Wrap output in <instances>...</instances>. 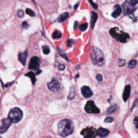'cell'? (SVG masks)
Returning a JSON list of instances; mask_svg holds the SVG:
<instances>
[{
    "mask_svg": "<svg viewBox=\"0 0 138 138\" xmlns=\"http://www.w3.org/2000/svg\"><path fill=\"white\" fill-rule=\"evenodd\" d=\"M74 124L72 121L68 119L60 120L58 124V133L60 136L66 137L73 133Z\"/></svg>",
    "mask_w": 138,
    "mask_h": 138,
    "instance_id": "1",
    "label": "cell"
},
{
    "mask_svg": "<svg viewBox=\"0 0 138 138\" xmlns=\"http://www.w3.org/2000/svg\"><path fill=\"white\" fill-rule=\"evenodd\" d=\"M92 62L97 66H103L105 63V56L103 52L96 47H91L90 51Z\"/></svg>",
    "mask_w": 138,
    "mask_h": 138,
    "instance_id": "2",
    "label": "cell"
},
{
    "mask_svg": "<svg viewBox=\"0 0 138 138\" xmlns=\"http://www.w3.org/2000/svg\"><path fill=\"white\" fill-rule=\"evenodd\" d=\"M110 34L117 41L121 43H126L130 39V36L129 34L120 31L117 27L112 28L110 30Z\"/></svg>",
    "mask_w": 138,
    "mask_h": 138,
    "instance_id": "3",
    "label": "cell"
},
{
    "mask_svg": "<svg viewBox=\"0 0 138 138\" xmlns=\"http://www.w3.org/2000/svg\"><path fill=\"white\" fill-rule=\"evenodd\" d=\"M23 118V112L18 107H14L10 111L8 114V119L12 123H18Z\"/></svg>",
    "mask_w": 138,
    "mask_h": 138,
    "instance_id": "4",
    "label": "cell"
},
{
    "mask_svg": "<svg viewBox=\"0 0 138 138\" xmlns=\"http://www.w3.org/2000/svg\"><path fill=\"white\" fill-rule=\"evenodd\" d=\"M84 109L88 113L97 114L100 112V110L95 105L94 102L92 100H89L87 102Z\"/></svg>",
    "mask_w": 138,
    "mask_h": 138,
    "instance_id": "5",
    "label": "cell"
},
{
    "mask_svg": "<svg viewBox=\"0 0 138 138\" xmlns=\"http://www.w3.org/2000/svg\"><path fill=\"white\" fill-rule=\"evenodd\" d=\"M81 134L84 136V138H94L97 135V131L92 127H88L83 129L81 132Z\"/></svg>",
    "mask_w": 138,
    "mask_h": 138,
    "instance_id": "6",
    "label": "cell"
},
{
    "mask_svg": "<svg viewBox=\"0 0 138 138\" xmlns=\"http://www.w3.org/2000/svg\"><path fill=\"white\" fill-rule=\"evenodd\" d=\"M122 6H123L124 14L125 15H130L132 14L136 9V8L134 7V6H133V5L131 3V2H130L129 1H126L123 3V4H122Z\"/></svg>",
    "mask_w": 138,
    "mask_h": 138,
    "instance_id": "7",
    "label": "cell"
},
{
    "mask_svg": "<svg viewBox=\"0 0 138 138\" xmlns=\"http://www.w3.org/2000/svg\"><path fill=\"white\" fill-rule=\"evenodd\" d=\"M12 124V122L8 118L4 119L2 120V125L0 126V134H3L6 132Z\"/></svg>",
    "mask_w": 138,
    "mask_h": 138,
    "instance_id": "8",
    "label": "cell"
},
{
    "mask_svg": "<svg viewBox=\"0 0 138 138\" xmlns=\"http://www.w3.org/2000/svg\"><path fill=\"white\" fill-rule=\"evenodd\" d=\"M48 89L54 92L58 91L60 87V85L59 81L56 79H53L50 83L47 84Z\"/></svg>",
    "mask_w": 138,
    "mask_h": 138,
    "instance_id": "9",
    "label": "cell"
},
{
    "mask_svg": "<svg viewBox=\"0 0 138 138\" xmlns=\"http://www.w3.org/2000/svg\"><path fill=\"white\" fill-rule=\"evenodd\" d=\"M40 60L37 57H33L31 58L29 63V68L30 70H37L39 68Z\"/></svg>",
    "mask_w": 138,
    "mask_h": 138,
    "instance_id": "10",
    "label": "cell"
},
{
    "mask_svg": "<svg viewBox=\"0 0 138 138\" xmlns=\"http://www.w3.org/2000/svg\"><path fill=\"white\" fill-rule=\"evenodd\" d=\"M81 93L85 98H90L93 95V92L88 86H84L81 88Z\"/></svg>",
    "mask_w": 138,
    "mask_h": 138,
    "instance_id": "11",
    "label": "cell"
},
{
    "mask_svg": "<svg viewBox=\"0 0 138 138\" xmlns=\"http://www.w3.org/2000/svg\"><path fill=\"white\" fill-rule=\"evenodd\" d=\"M113 9L114 11L112 14V16L114 18H117L122 13V9L119 4H116L114 6Z\"/></svg>",
    "mask_w": 138,
    "mask_h": 138,
    "instance_id": "12",
    "label": "cell"
},
{
    "mask_svg": "<svg viewBox=\"0 0 138 138\" xmlns=\"http://www.w3.org/2000/svg\"><path fill=\"white\" fill-rule=\"evenodd\" d=\"M110 133V131L104 128H99L97 131V135L100 137H105L108 135Z\"/></svg>",
    "mask_w": 138,
    "mask_h": 138,
    "instance_id": "13",
    "label": "cell"
},
{
    "mask_svg": "<svg viewBox=\"0 0 138 138\" xmlns=\"http://www.w3.org/2000/svg\"><path fill=\"white\" fill-rule=\"evenodd\" d=\"M130 93H131V86L130 85H128L126 86L123 95H122V98L124 101H126L128 99H129L130 95Z\"/></svg>",
    "mask_w": 138,
    "mask_h": 138,
    "instance_id": "14",
    "label": "cell"
},
{
    "mask_svg": "<svg viewBox=\"0 0 138 138\" xmlns=\"http://www.w3.org/2000/svg\"><path fill=\"white\" fill-rule=\"evenodd\" d=\"M27 55V51H25V52L21 53L18 55V60L23 65H24L25 63H26Z\"/></svg>",
    "mask_w": 138,
    "mask_h": 138,
    "instance_id": "15",
    "label": "cell"
},
{
    "mask_svg": "<svg viewBox=\"0 0 138 138\" xmlns=\"http://www.w3.org/2000/svg\"><path fill=\"white\" fill-rule=\"evenodd\" d=\"M98 18V15L95 13L92 12L91 13V28L93 29L94 24L97 21V19Z\"/></svg>",
    "mask_w": 138,
    "mask_h": 138,
    "instance_id": "16",
    "label": "cell"
},
{
    "mask_svg": "<svg viewBox=\"0 0 138 138\" xmlns=\"http://www.w3.org/2000/svg\"><path fill=\"white\" fill-rule=\"evenodd\" d=\"M69 13L68 12H65V13H64L62 14H60L59 17H58V21L59 22H64V21H65V20L67 19L69 17Z\"/></svg>",
    "mask_w": 138,
    "mask_h": 138,
    "instance_id": "17",
    "label": "cell"
},
{
    "mask_svg": "<svg viewBox=\"0 0 138 138\" xmlns=\"http://www.w3.org/2000/svg\"><path fill=\"white\" fill-rule=\"evenodd\" d=\"M117 109V105L115 104L111 105L110 107H109L108 109H107V114H111L114 113L116 111Z\"/></svg>",
    "mask_w": 138,
    "mask_h": 138,
    "instance_id": "18",
    "label": "cell"
},
{
    "mask_svg": "<svg viewBox=\"0 0 138 138\" xmlns=\"http://www.w3.org/2000/svg\"><path fill=\"white\" fill-rule=\"evenodd\" d=\"M76 96V91L74 88H71L70 90V93L68 97L69 100H72Z\"/></svg>",
    "mask_w": 138,
    "mask_h": 138,
    "instance_id": "19",
    "label": "cell"
},
{
    "mask_svg": "<svg viewBox=\"0 0 138 138\" xmlns=\"http://www.w3.org/2000/svg\"><path fill=\"white\" fill-rule=\"evenodd\" d=\"M62 34L59 31H55L52 34V38L54 39H60L62 37Z\"/></svg>",
    "mask_w": 138,
    "mask_h": 138,
    "instance_id": "20",
    "label": "cell"
},
{
    "mask_svg": "<svg viewBox=\"0 0 138 138\" xmlns=\"http://www.w3.org/2000/svg\"><path fill=\"white\" fill-rule=\"evenodd\" d=\"M25 76L29 77V78H31V80L32 81L33 84H35V81H36V77H35V75L33 72H29L27 73V74H25Z\"/></svg>",
    "mask_w": 138,
    "mask_h": 138,
    "instance_id": "21",
    "label": "cell"
},
{
    "mask_svg": "<svg viewBox=\"0 0 138 138\" xmlns=\"http://www.w3.org/2000/svg\"><path fill=\"white\" fill-rule=\"evenodd\" d=\"M58 52H59V55L61 56V57H63V58H64L65 60H68V61H69L67 55H66V53L63 50H61V49H59V50H58Z\"/></svg>",
    "mask_w": 138,
    "mask_h": 138,
    "instance_id": "22",
    "label": "cell"
},
{
    "mask_svg": "<svg viewBox=\"0 0 138 138\" xmlns=\"http://www.w3.org/2000/svg\"><path fill=\"white\" fill-rule=\"evenodd\" d=\"M136 64V60L135 59L131 60L129 63L128 66L130 69H133Z\"/></svg>",
    "mask_w": 138,
    "mask_h": 138,
    "instance_id": "23",
    "label": "cell"
},
{
    "mask_svg": "<svg viewBox=\"0 0 138 138\" xmlns=\"http://www.w3.org/2000/svg\"><path fill=\"white\" fill-rule=\"evenodd\" d=\"M88 23H83L81 24L79 26V29L81 31H85V30L88 29Z\"/></svg>",
    "mask_w": 138,
    "mask_h": 138,
    "instance_id": "24",
    "label": "cell"
},
{
    "mask_svg": "<svg viewBox=\"0 0 138 138\" xmlns=\"http://www.w3.org/2000/svg\"><path fill=\"white\" fill-rule=\"evenodd\" d=\"M43 52L45 55H48L50 52V50L49 48L47 45H44L42 47Z\"/></svg>",
    "mask_w": 138,
    "mask_h": 138,
    "instance_id": "25",
    "label": "cell"
},
{
    "mask_svg": "<svg viewBox=\"0 0 138 138\" xmlns=\"http://www.w3.org/2000/svg\"><path fill=\"white\" fill-rule=\"evenodd\" d=\"M25 12H26V13L28 15H29V16L31 17H34L35 16V13L34 12V11L30 9H27L26 10H25Z\"/></svg>",
    "mask_w": 138,
    "mask_h": 138,
    "instance_id": "26",
    "label": "cell"
},
{
    "mask_svg": "<svg viewBox=\"0 0 138 138\" xmlns=\"http://www.w3.org/2000/svg\"><path fill=\"white\" fill-rule=\"evenodd\" d=\"M74 43V40L72 39H70L67 40V42H66V44H67V45L68 47H71L72 46L73 44Z\"/></svg>",
    "mask_w": 138,
    "mask_h": 138,
    "instance_id": "27",
    "label": "cell"
},
{
    "mask_svg": "<svg viewBox=\"0 0 138 138\" xmlns=\"http://www.w3.org/2000/svg\"><path fill=\"white\" fill-rule=\"evenodd\" d=\"M17 16L19 17H21V18L23 17L24 15V13L22 10H18L17 11Z\"/></svg>",
    "mask_w": 138,
    "mask_h": 138,
    "instance_id": "28",
    "label": "cell"
},
{
    "mask_svg": "<svg viewBox=\"0 0 138 138\" xmlns=\"http://www.w3.org/2000/svg\"><path fill=\"white\" fill-rule=\"evenodd\" d=\"M104 121L105 122H106V123H110V122H113V118L111 116H108V117L106 118Z\"/></svg>",
    "mask_w": 138,
    "mask_h": 138,
    "instance_id": "29",
    "label": "cell"
},
{
    "mask_svg": "<svg viewBox=\"0 0 138 138\" xmlns=\"http://www.w3.org/2000/svg\"><path fill=\"white\" fill-rule=\"evenodd\" d=\"M89 2H90V3L91 4V6H92V7H93L94 9H96L98 8V5L96 4H95V3L93 2L92 0H89Z\"/></svg>",
    "mask_w": 138,
    "mask_h": 138,
    "instance_id": "30",
    "label": "cell"
},
{
    "mask_svg": "<svg viewBox=\"0 0 138 138\" xmlns=\"http://www.w3.org/2000/svg\"><path fill=\"white\" fill-rule=\"evenodd\" d=\"M96 79L98 81H102L103 80V76L100 74H97L96 75Z\"/></svg>",
    "mask_w": 138,
    "mask_h": 138,
    "instance_id": "31",
    "label": "cell"
},
{
    "mask_svg": "<svg viewBox=\"0 0 138 138\" xmlns=\"http://www.w3.org/2000/svg\"><path fill=\"white\" fill-rule=\"evenodd\" d=\"M134 122L135 125V127L136 128V129H137L138 128V116L135 118V119L134 120Z\"/></svg>",
    "mask_w": 138,
    "mask_h": 138,
    "instance_id": "32",
    "label": "cell"
},
{
    "mask_svg": "<svg viewBox=\"0 0 138 138\" xmlns=\"http://www.w3.org/2000/svg\"><path fill=\"white\" fill-rule=\"evenodd\" d=\"M130 1L131 3L134 6L138 3V0H130Z\"/></svg>",
    "mask_w": 138,
    "mask_h": 138,
    "instance_id": "33",
    "label": "cell"
},
{
    "mask_svg": "<svg viewBox=\"0 0 138 138\" xmlns=\"http://www.w3.org/2000/svg\"><path fill=\"white\" fill-rule=\"evenodd\" d=\"M65 69V66L64 64H60L59 66V69L60 71H64Z\"/></svg>",
    "mask_w": 138,
    "mask_h": 138,
    "instance_id": "34",
    "label": "cell"
},
{
    "mask_svg": "<svg viewBox=\"0 0 138 138\" xmlns=\"http://www.w3.org/2000/svg\"><path fill=\"white\" fill-rule=\"evenodd\" d=\"M22 26L25 29H27L28 27H29V25L26 22H24L22 24Z\"/></svg>",
    "mask_w": 138,
    "mask_h": 138,
    "instance_id": "35",
    "label": "cell"
},
{
    "mask_svg": "<svg viewBox=\"0 0 138 138\" xmlns=\"http://www.w3.org/2000/svg\"><path fill=\"white\" fill-rule=\"evenodd\" d=\"M138 103V99H136L135 100V102L133 104V106L132 107V109H131V111H132L133 110V109L134 108V107L137 105V104Z\"/></svg>",
    "mask_w": 138,
    "mask_h": 138,
    "instance_id": "36",
    "label": "cell"
},
{
    "mask_svg": "<svg viewBox=\"0 0 138 138\" xmlns=\"http://www.w3.org/2000/svg\"><path fill=\"white\" fill-rule=\"evenodd\" d=\"M77 26H78V22L76 21L75 22V24H74V29L75 30L77 28Z\"/></svg>",
    "mask_w": 138,
    "mask_h": 138,
    "instance_id": "37",
    "label": "cell"
},
{
    "mask_svg": "<svg viewBox=\"0 0 138 138\" xmlns=\"http://www.w3.org/2000/svg\"><path fill=\"white\" fill-rule=\"evenodd\" d=\"M78 6H79V3H77L76 5H75V7H74V8H75V9H77V8H78Z\"/></svg>",
    "mask_w": 138,
    "mask_h": 138,
    "instance_id": "38",
    "label": "cell"
},
{
    "mask_svg": "<svg viewBox=\"0 0 138 138\" xmlns=\"http://www.w3.org/2000/svg\"><path fill=\"white\" fill-rule=\"evenodd\" d=\"M0 138H2V137H1V136H0Z\"/></svg>",
    "mask_w": 138,
    "mask_h": 138,
    "instance_id": "39",
    "label": "cell"
},
{
    "mask_svg": "<svg viewBox=\"0 0 138 138\" xmlns=\"http://www.w3.org/2000/svg\"><path fill=\"white\" fill-rule=\"evenodd\" d=\"M33 1H34V0H33Z\"/></svg>",
    "mask_w": 138,
    "mask_h": 138,
    "instance_id": "40",
    "label": "cell"
}]
</instances>
